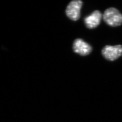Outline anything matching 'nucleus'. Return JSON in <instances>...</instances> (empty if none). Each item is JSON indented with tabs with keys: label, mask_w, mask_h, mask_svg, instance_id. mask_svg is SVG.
Returning a JSON list of instances; mask_svg holds the SVG:
<instances>
[{
	"label": "nucleus",
	"mask_w": 122,
	"mask_h": 122,
	"mask_svg": "<svg viewBox=\"0 0 122 122\" xmlns=\"http://www.w3.org/2000/svg\"><path fill=\"white\" fill-rule=\"evenodd\" d=\"M83 5V2L80 0H72L67 5L66 10V16L74 21L78 20L80 18L81 9Z\"/></svg>",
	"instance_id": "2"
},
{
	"label": "nucleus",
	"mask_w": 122,
	"mask_h": 122,
	"mask_svg": "<svg viewBox=\"0 0 122 122\" xmlns=\"http://www.w3.org/2000/svg\"><path fill=\"white\" fill-rule=\"evenodd\" d=\"M103 20L106 24L111 27H117L122 24V14L114 7L106 9L103 14Z\"/></svg>",
	"instance_id": "1"
},
{
	"label": "nucleus",
	"mask_w": 122,
	"mask_h": 122,
	"mask_svg": "<svg viewBox=\"0 0 122 122\" xmlns=\"http://www.w3.org/2000/svg\"><path fill=\"white\" fill-rule=\"evenodd\" d=\"M72 48L74 52L82 56L89 55L92 50V46L81 39H76L75 40Z\"/></svg>",
	"instance_id": "4"
},
{
	"label": "nucleus",
	"mask_w": 122,
	"mask_h": 122,
	"mask_svg": "<svg viewBox=\"0 0 122 122\" xmlns=\"http://www.w3.org/2000/svg\"><path fill=\"white\" fill-rule=\"evenodd\" d=\"M102 54L106 60L113 61L122 56V46L106 45L102 50Z\"/></svg>",
	"instance_id": "3"
},
{
	"label": "nucleus",
	"mask_w": 122,
	"mask_h": 122,
	"mask_svg": "<svg viewBox=\"0 0 122 122\" xmlns=\"http://www.w3.org/2000/svg\"><path fill=\"white\" fill-rule=\"evenodd\" d=\"M102 15L99 10H95L84 19V22L88 29H93L100 24Z\"/></svg>",
	"instance_id": "5"
}]
</instances>
